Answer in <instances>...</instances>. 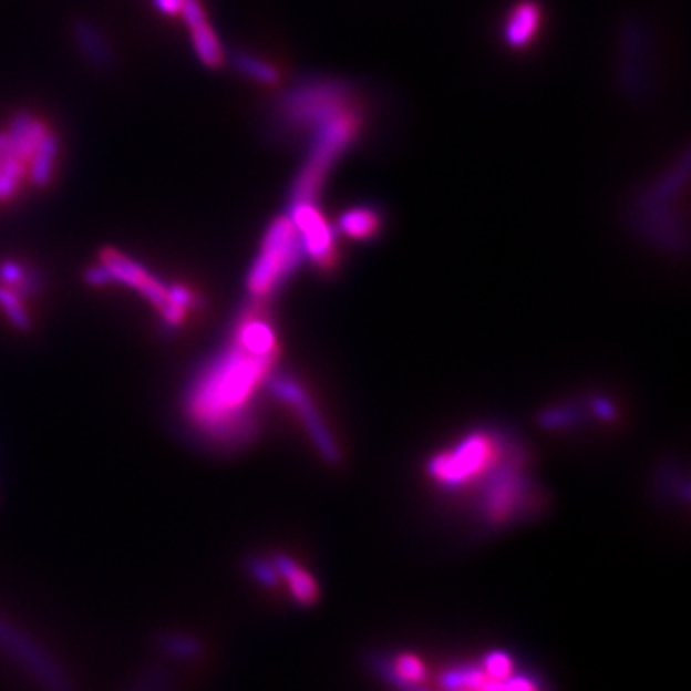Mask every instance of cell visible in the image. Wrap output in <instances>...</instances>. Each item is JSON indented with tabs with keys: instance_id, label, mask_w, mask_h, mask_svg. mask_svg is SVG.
Returning <instances> with one entry per match:
<instances>
[{
	"instance_id": "obj_13",
	"label": "cell",
	"mask_w": 691,
	"mask_h": 691,
	"mask_svg": "<svg viewBox=\"0 0 691 691\" xmlns=\"http://www.w3.org/2000/svg\"><path fill=\"white\" fill-rule=\"evenodd\" d=\"M58 137L51 131L44 133L41 143L37 146L33 156L29 158L31 167H29V179L35 187H47L52 177V169L58 158Z\"/></svg>"
},
{
	"instance_id": "obj_22",
	"label": "cell",
	"mask_w": 691,
	"mask_h": 691,
	"mask_svg": "<svg viewBox=\"0 0 691 691\" xmlns=\"http://www.w3.org/2000/svg\"><path fill=\"white\" fill-rule=\"evenodd\" d=\"M248 570L250 575L258 580L259 584H264L267 588H277L281 582V576L275 569L274 561H266V559H258L254 557L248 561Z\"/></svg>"
},
{
	"instance_id": "obj_24",
	"label": "cell",
	"mask_w": 691,
	"mask_h": 691,
	"mask_svg": "<svg viewBox=\"0 0 691 691\" xmlns=\"http://www.w3.org/2000/svg\"><path fill=\"white\" fill-rule=\"evenodd\" d=\"M25 269L20 264H16L14 259H4L0 261V285L14 288L18 282L22 281Z\"/></svg>"
},
{
	"instance_id": "obj_4",
	"label": "cell",
	"mask_w": 691,
	"mask_h": 691,
	"mask_svg": "<svg viewBox=\"0 0 691 691\" xmlns=\"http://www.w3.org/2000/svg\"><path fill=\"white\" fill-rule=\"evenodd\" d=\"M302 259V243L292 219L288 216L275 217L261 238L259 254L246 277V288L254 300L264 302L274 295L295 274Z\"/></svg>"
},
{
	"instance_id": "obj_6",
	"label": "cell",
	"mask_w": 691,
	"mask_h": 691,
	"mask_svg": "<svg viewBox=\"0 0 691 691\" xmlns=\"http://www.w3.org/2000/svg\"><path fill=\"white\" fill-rule=\"evenodd\" d=\"M298 237L302 243L303 256L310 258L319 269L329 271L337 266V233L317 208L316 202L290 204V214Z\"/></svg>"
},
{
	"instance_id": "obj_21",
	"label": "cell",
	"mask_w": 691,
	"mask_h": 691,
	"mask_svg": "<svg viewBox=\"0 0 691 691\" xmlns=\"http://www.w3.org/2000/svg\"><path fill=\"white\" fill-rule=\"evenodd\" d=\"M47 127H44L43 122H39V120H33L31 123V127H29L28 133L23 135L22 141L16 144L14 148L10 151V154H14L18 158L23 159V162H29V158L33 156V152H35L37 146L41 143V138L44 137V133H47Z\"/></svg>"
},
{
	"instance_id": "obj_27",
	"label": "cell",
	"mask_w": 691,
	"mask_h": 691,
	"mask_svg": "<svg viewBox=\"0 0 691 691\" xmlns=\"http://www.w3.org/2000/svg\"><path fill=\"white\" fill-rule=\"evenodd\" d=\"M158 12L166 16H179L183 0H152Z\"/></svg>"
},
{
	"instance_id": "obj_9",
	"label": "cell",
	"mask_w": 691,
	"mask_h": 691,
	"mask_svg": "<svg viewBox=\"0 0 691 691\" xmlns=\"http://www.w3.org/2000/svg\"><path fill=\"white\" fill-rule=\"evenodd\" d=\"M542 20L544 12L538 0H518L505 18V44L513 51H525L528 47H533L540 33Z\"/></svg>"
},
{
	"instance_id": "obj_14",
	"label": "cell",
	"mask_w": 691,
	"mask_h": 691,
	"mask_svg": "<svg viewBox=\"0 0 691 691\" xmlns=\"http://www.w3.org/2000/svg\"><path fill=\"white\" fill-rule=\"evenodd\" d=\"M190 37H193V49H195L196 56L202 64L212 68V70L224 64V47H221V41H219L214 28L209 25L208 20L200 25L190 28Z\"/></svg>"
},
{
	"instance_id": "obj_12",
	"label": "cell",
	"mask_w": 691,
	"mask_h": 691,
	"mask_svg": "<svg viewBox=\"0 0 691 691\" xmlns=\"http://www.w3.org/2000/svg\"><path fill=\"white\" fill-rule=\"evenodd\" d=\"M346 237L353 240H369L374 235H379L382 229L381 212H377L373 206H355V208L346 209L344 214L339 217L337 224Z\"/></svg>"
},
{
	"instance_id": "obj_29",
	"label": "cell",
	"mask_w": 691,
	"mask_h": 691,
	"mask_svg": "<svg viewBox=\"0 0 691 691\" xmlns=\"http://www.w3.org/2000/svg\"><path fill=\"white\" fill-rule=\"evenodd\" d=\"M396 691H432L425 688V684H398L392 688Z\"/></svg>"
},
{
	"instance_id": "obj_3",
	"label": "cell",
	"mask_w": 691,
	"mask_h": 691,
	"mask_svg": "<svg viewBox=\"0 0 691 691\" xmlns=\"http://www.w3.org/2000/svg\"><path fill=\"white\" fill-rule=\"evenodd\" d=\"M363 127H365V109L358 102L313 131L316 137L311 141L310 156L306 158L292 181L290 204L317 202V196L321 193L332 167L360 138Z\"/></svg>"
},
{
	"instance_id": "obj_5",
	"label": "cell",
	"mask_w": 691,
	"mask_h": 691,
	"mask_svg": "<svg viewBox=\"0 0 691 691\" xmlns=\"http://www.w3.org/2000/svg\"><path fill=\"white\" fill-rule=\"evenodd\" d=\"M504 442L492 432H473L457 446L436 455L429 465L432 481L444 488H461L488 478L504 463Z\"/></svg>"
},
{
	"instance_id": "obj_1",
	"label": "cell",
	"mask_w": 691,
	"mask_h": 691,
	"mask_svg": "<svg viewBox=\"0 0 691 691\" xmlns=\"http://www.w3.org/2000/svg\"><path fill=\"white\" fill-rule=\"evenodd\" d=\"M279 355L274 324L261 302L243 311L224 352L217 353L185 396V413L202 436L221 446H240L256 432L252 403L256 392L271 377Z\"/></svg>"
},
{
	"instance_id": "obj_2",
	"label": "cell",
	"mask_w": 691,
	"mask_h": 691,
	"mask_svg": "<svg viewBox=\"0 0 691 691\" xmlns=\"http://www.w3.org/2000/svg\"><path fill=\"white\" fill-rule=\"evenodd\" d=\"M361 102L355 86L339 78H310L277 99V127L287 135L316 131L334 115Z\"/></svg>"
},
{
	"instance_id": "obj_23",
	"label": "cell",
	"mask_w": 691,
	"mask_h": 691,
	"mask_svg": "<svg viewBox=\"0 0 691 691\" xmlns=\"http://www.w3.org/2000/svg\"><path fill=\"white\" fill-rule=\"evenodd\" d=\"M179 16L183 18V22L187 23L188 29L206 22V12L202 8L200 0H183Z\"/></svg>"
},
{
	"instance_id": "obj_16",
	"label": "cell",
	"mask_w": 691,
	"mask_h": 691,
	"mask_svg": "<svg viewBox=\"0 0 691 691\" xmlns=\"http://www.w3.org/2000/svg\"><path fill=\"white\" fill-rule=\"evenodd\" d=\"M483 691H547V685L538 674L530 670H513L509 677L492 680L484 685Z\"/></svg>"
},
{
	"instance_id": "obj_18",
	"label": "cell",
	"mask_w": 691,
	"mask_h": 691,
	"mask_svg": "<svg viewBox=\"0 0 691 691\" xmlns=\"http://www.w3.org/2000/svg\"><path fill=\"white\" fill-rule=\"evenodd\" d=\"M0 308L4 311V316L10 319V323L14 324L20 331H29L31 329V319L28 311L23 308L22 298L16 295L10 287L0 285Z\"/></svg>"
},
{
	"instance_id": "obj_26",
	"label": "cell",
	"mask_w": 691,
	"mask_h": 691,
	"mask_svg": "<svg viewBox=\"0 0 691 691\" xmlns=\"http://www.w3.org/2000/svg\"><path fill=\"white\" fill-rule=\"evenodd\" d=\"M85 281L93 287H104L110 285V277L106 274V269L99 264V266L89 267L85 271Z\"/></svg>"
},
{
	"instance_id": "obj_10",
	"label": "cell",
	"mask_w": 691,
	"mask_h": 691,
	"mask_svg": "<svg viewBox=\"0 0 691 691\" xmlns=\"http://www.w3.org/2000/svg\"><path fill=\"white\" fill-rule=\"evenodd\" d=\"M274 565L281 580L287 582L296 604L303 605V607L317 604L321 591H319L316 578L303 569L302 565H298L292 557L282 554L275 555Z\"/></svg>"
},
{
	"instance_id": "obj_25",
	"label": "cell",
	"mask_w": 691,
	"mask_h": 691,
	"mask_svg": "<svg viewBox=\"0 0 691 691\" xmlns=\"http://www.w3.org/2000/svg\"><path fill=\"white\" fill-rule=\"evenodd\" d=\"M169 300L185 311H187L188 308L198 306V298H196L195 292L188 290L187 287H183V285H172V287H169Z\"/></svg>"
},
{
	"instance_id": "obj_15",
	"label": "cell",
	"mask_w": 691,
	"mask_h": 691,
	"mask_svg": "<svg viewBox=\"0 0 691 691\" xmlns=\"http://www.w3.org/2000/svg\"><path fill=\"white\" fill-rule=\"evenodd\" d=\"M230 64L238 73H243L246 78L258 81V83H264V85H275L281 80V72L277 65L267 62L264 58L254 56L250 52L233 51Z\"/></svg>"
},
{
	"instance_id": "obj_7",
	"label": "cell",
	"mask_w": 691,
	"mask_h": 691,
	"mask_svg": "<svg viewBox=\"0 0 691 691\" xmlns=\"http://www.w3.org/2000/svg\"><path fill=\"white\" fill-rule=\"evenodd\" d=\"M101 266L106 269L110 282H122L125 287L137 290L138 295H143L159 313L172 306L169 287L130 256L117 252L115 248L109 246L101 252Z\"/></svg>"
},
{
	"instance_id": "obj_8",
	"label": "cell",
	"mask_w": 691,
	"mask_h": 691,
	"mask_svg": "<svg viewBox=\"0 0 691 691\" xmlns=\"http://www.w3.org/2000/svg\"><path fill=\"white\" fill-rule=\"evenodd\" d=\"M267 386L274 392L275 396L288 403L290 408H295L298 417L302 421L303 426L310 431L311 440L319 447V452H321L324 460H339V450L334 446L331 434L327 431V426L323 425V421L319 417V411L316 410V405L306 394V390L295 379H288V377H269Z\"/></svg>"
},
{
	"instance_id": "obj_11",
	"label": "cell",
	"mask_w": 691,
	"mask_h": 691,
	"mask_svg": "<svg viewBox=\"0 0 691 691\" xmlns=\"http://www.w3.org/2000/svg\"><path fill=\"white\" fill-rule=\"evenodd\" d=\"M73 37L80 44V51L83 56L96 68V70H109L112 64V52L106 44V39L101 33V29L96 28L89 20H78L73 23Z\"/></svg>"
},
{
	"instance_id": "obj_19",
	"label": "cell",
	"mask_w": 691,
	"mask_h": 691,
	"mask_svg": "<svg viewBox=\"0 0 691 691\" xmlns=\"http://www.w3.org/2000/svg\"><path fill=\"white\" fill-rule=\"evenodd\" d=\"M481 667L488 674V678L499 680V678L509 677L513 670L517 669V661L505 649H492L481 659Z\"/></svg>"
},
{
	"instance_id": "obj_20",
	"label": "cell",
	"mask_w": 691,
	"mask_h": 691,
	"mask_svg": "<svg viewBox=\"0 0 691 691\" xmlns=\"http://www.w3.org/2000/svg\"><path fill=\"white\" fill-rule=\"evenodd\" d=\"M159 648L167 651L173 657H196L200 653V643L183 636V633H166L162 640H159Z\"/></svg>"
},
{
	"instance_id": "obj_30",
	"label": "cell",
	"mask_w": 691,
	"mask_h": 691,
	"mask_svg": "<svg viewBox=\"0 0 691 691\" xmlns=\"http://www.w3.org/2000/svg\"><path fill=\"white\" fill-rule=\"evenodd\" d=\"M7 154H8L7 131H0V162L7 158Z\"/></svg>"
},
{
	"instance_id": "obj_17",
	"label": "cell",
	"mask_w": 691,
	"mask_h": 691,
	"mask_svg": "<svg viewBox=\"0 0 691 691\" xmlns=\"http://www.w3.org/2000/svg\"><path fill=\"white\" fill-rule=\"evenodd\" d=\"M23 172H25V162L8 152L7 158L0 162V200L12 198L23 177Z\"/></svg>"
},
{
	"instance_id": "obj_28",
	"label": "cell",
	"mask_w": 691,
	"mask_h": 691,
	"mask_svg": "<svg viewBox=\"0 0 691 691\" xmlns=\"http://www.w3.org/2000/svg\"><path fill=\"white\" fill-rule=\"evenodd\" d=\"M166 690V680L164 678L154 677L151 674V678L144 682V691H162Z\"/></svg>"
}]
</instances>
